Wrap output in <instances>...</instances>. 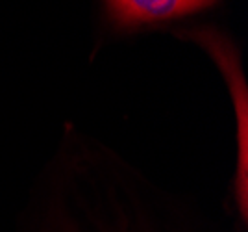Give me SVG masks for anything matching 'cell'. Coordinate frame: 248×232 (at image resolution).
Listing matches in <instances>:
<instances>
[{"instance_id": "obj_1", "label": "cell", "mask_w": 248, "mask_h": 232, "mask_svg": "<svg viewBox=\"0 0 248 232\" xmlns=\"http://www.w3.org/2000/svg\"><path fill=\"white\" fill-rule=\"evenodd\" d=\"M115 21L121 24H139L180 17L204 10L215 0H108Z\"/></svg>"}]
</instances>
